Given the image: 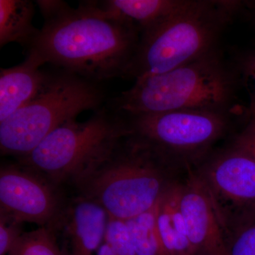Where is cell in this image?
<instances>
[{
    "instance_id": "19",
    "label": "cell",
    "mask_w": 255,
    "mask_h": 255,
    "mask_svg": "<svg viewBox=\"0 0 255 255\" xmlns=\"http://www.w3.org/2000/svg\"><path fill=\"white\" fill-rule=\"evenodd\" d=\"M231 63L240 87L246 90L249 97L248 117H255V49L238 53Z\"/></svg>"
},
{
    "instance_id": "5",
    "label": "cell",
    "mask_w": 255,
    "mask_h": 255,
    "mask_svg": "<svg viewBox=\"0 0 255 255\" xmlns=\"http://www.w3.org/2000/svg\"><path fill=\"white\" fill-rule=\"evenodd\" d=\"M100 83L60 70L29 103L0 122V148L4 155H27L53 130L85 111L104 107Z\"/></svg>"
},
{
    "instance_id": "3",
    "label": "cell",
    "mask_w": 255,
    "mask_h": 255,
    "mask_svg": "<svg viewBox=\"0 0 255 255\" xmlns=\"http://www.w3.org/2000/svg\"><path fill=\"white\" fill-rule=\"evenodd\" d=\"M170 166L128 134L73 181L81 196L122 221L157 205L173 183Z\"/></svg>"
},
{
    "instance_id": "6",
    "label": "cell",
    "mask_w": 255,
    "mask_h": 255,
    "mask_svg": "<svg viewBox=\"0 0 255 255\" xmlns=\"http://www.w3.org/2000/svg\"><path fill=\"white\" fill-rule=\"evenodd\" d=\"M129 132L123 114L105 105L85 122L75 119L60 126L20 159L56 186L73 182Z\"/></svg>"
},
{
    "instance_id": "4",
    "label": "cell",
    "mask_w": 255,
    "mask_h": 255,
    "mask_svg": "<svg viewBox=\"0 0 255 255\" xmlns=\"http://www.w3.org/2000/svg\"><path fill=\"white\" fill-rule=\"evenodd\" d=\"M244 1L188 0L163 22L140 35L127 78L168 72L219 48V40Z\"/></svg>"
},
{
    "instance_id": "21",
    "label": "cell",
    "mask_w": 255,
    "mask_h": 255,
    "mask_svg": "<svg viewBox=\"0 0 255 255\" xmlns=\"http://www.w3.org/2000/svg\"><path fill=\"white\" fill-rule=\"evenodd\" d=\"M22 223L0 212V255H8L21 232Z\"/></svg>"
},
{
    "instance_id": "15",
    "label": "cell",
    "mask_w": 255,
    "mask_h": 255,
    "mask_svg": "<svg viewBox=\"0 0 255 255\" xmlns=\"http://www.w3.org/2000/svg\"><path fill=\"white\" fill-rule=\"evenodd\" d=\"M35 8L28 0H0V46L16 43L29 48L39 29L33 23Z\"/></svg>"
},
{
    "instance_id": "9",
    "label": "cell",
    "mask_w": 255,
    "mask_h": 255,
    "mask_svg": "<svg viewBox=\"0 0 255 255\" xmlns=\"http://www.w3.org/2000/svg\"><path fill=\"white\" fill-rule=\"evenodd\" d=\"M55 187L23 164L4 166L0 170V212L52 229L65 212Z\"/></svg>"
},
{
    "instance_id": "22",
    "label": "cell",
    "mask_w": 255,
    "mask_h": 255,
    "mask_svg": "<svg viewBox=\"0 0 255 255\" xmlns=\"http://www.w3.org/2000/svg\"><path fill=\"white\" fill-rule=\"evenodd\" d=\"M232 145L255 160V117H249L246 127L235 137Z\"/></svg>"
},
{
    "instance_id": "8",
    "label": "cell",
    "mask_w": 255,
    "mask_h": 255,
    "mask_svg": "<svg viewBox=\"0 0 255 255\" xmlns=\"http://www.w3.org/2000/svg\"><path fill=\"white\" fill-rule=\"evenodd\" d=\"M195 171L204 183L228 231L242 216L255 208V160L231 145L210 154Z\"/></svg>"
},
{
    "instance_id": "1",
    "label": "cell",
    "mask_w": 255,
    "mask_h": 255,
    "mask_svg": "<svg viewBox=\"0 0 255 255\" xmlns=\"http://www.w3.org/2000/svg\"><path fill=\"white\" fill-rule=\"evenodd\" d=\"M36 3L44 22L28 52L45 65L97 83L127 78L140 38L133 25L97 1H81L77 8L59 0Z\"/></svg>"
},
{
    "instance_id": "10",
    "label": "cell",
    "mask_w": 255,
    "mask_h": 255,
    "mask_svg": "<svg viewBox=\"0 0 255 255\" xmlns=\"http://www.w3.org/2000/svg\"><path fill=\"white\" fill-rule=\"evenodd\" d=\"M180 206L196 255H227L224 227L204 183L190 168L182 184Z\"/></svg>"
},
{
    "instance_id": "12",
    "label": "cell",
    "mask_w": 255,
    "mask_h": 255,
    "mask_svg": "<svg viewBox=\"0 0 255 255\" xmlns=\"http://www.w3.org/2000/svg\"><path fill=\"white\" fill-rule=\"evenodd\" d=\"M45 64L28 52L22 63L0 72V122L9 118L33 100L49 81L52 73Z\"/></svg>"
},
{
    "instance_id": "2",
    "label": "cell",
    "mask_w": 255,
    "mask_h": 255,
    "mask_svg": "<svg viewBox=\"0 0 255 255\" xmlns=\"http://www.w3.org/2000/svg\"><path fill=\"white\" fill-rule=\"evenodd\" d=\"M239 81L220 48L166 73L135 80L109 104L126 115L177 110L236 113Z\"/></svg>"
},
{
    "instance_id": "18",
    "label": "cell",
    "mask_w": 255,
    "mask_h": 255,
    "mask_svg": "<svg viewBox=\"0 0 255 255\" xmlns=\"http://www.w3.org/2000/svg\"><path fill=\"white\" fill-rule=\"evenodd\" d=\"M226 251L227 255H255V208L229 230Z\"/></svg>"
},
{
    "instance_id": "24",
    "label": "cell",
    "mask_w": 255,
    "mask_h": 255,
    "mask_svg": "<svg viewBox=\"0 0 255 255\" xmlns=\"http://www.w3.org/2000/svg\"><path fill=\"white\" fill-rule=\"evenodd\" d=\"M251 4V9H252V14H253V21L255 27V1H253Z\"/></svg>"
},
{
    "instance_id": "23",
    "label": "cell",
    "mask_w": 255,
    "mask_h": 255,
    "mask_svg": "<svg viewBox=\"0 0 255 255\" xmlns=\"http://www.w3.org/2000/svg\"><path fill=\"white\" fill-rule=\"evenodd\" d=\"M97 255H117L114 253L112 247L110 246L107 241H105L103 244L101 246L100 250H99Z\"/></svg>"
},
{
    "instance_id": "17",
    "label": "cell",
    "mask_w": 255,
    "mask_h": 255,
    "mask_svg": "<svg viewBox=\"0 0 255 255\" xmlns=\"http://www.w3.org/2000/svg\"><path fill=\"white\" fill-rule=\"evenodd\" d=\"M8 255H65L51 228L41 227L31 232L23 233Z\"/></svg>"
},
{
    "instance_id": "14",
    "label": "cell",
    "mask_w": 255,
    "mask_h": 255,
    "mask_svg": "<svg viewBox=\"0 0 255 255\" xmlns=\"http://www.w3.org/2000/svg\"><path fill=\"white\" fill-rule=\"evenodd\" d=\"M188 0H107L97 1L102 9L131 23L140 35L163 22Z\"/></svg>"
},
{
    "instance_id": "16",
    "label": "cell",
    "mask_w": 255,
    "mask_h": 255,
    "mask_svg": "<svg viewBox=\"0 0 255 255\" xmlns=\"http://www.w3.org/2000/svg\"><path fill=\"white\" fill-rule=\"evenodd\" d=\"M157 205L126 221L137 255H167L156 224Z\"/></svg>"
},
{
    "instance_id": "7",
    "label": "cell",
    "mask_w": 255,
    "mask_h": 255,
    "mask_svg": "<svg viewBox=\"0 0 255 255\" xmlns=\"http://www.w3.org/2000/svg\"><path fill=\"white\" fill-rule=\"evenodd\" d=\"M235 114L177 110L123 115L130 135L172 167L200 164L211 154L215 144L226 135Z\"/></svg>"
},
{
    "instance_id": "13",
    "label": "cell",
    "mask_w": 255,
    "mask_h": 255,
    "mask_svg": "<svg viewBox=\"0 0 255 255\" xmlns=\"http://www.w3.org/2000/svg\"><path fill=\"white\" fill-rule=\"evenodd\" d=\"M182 184L173 182L157 204L156 224L167 255H195L181 211Z\"/></svg>"
},
{
    "instance_id": "20",
    "label": "cell",
    "mask_w": 255,
    "mask_h": 255,
    "mask_svg": "<svg viewBox=\"0 0 255 255\" xmlns=\"http://www.w3.org/2000/svg\"><path fill=\"white\" fill-rule=\"evenodd\" d=\"M105 241L117 255H137L125 221L110 216Z\"/></svg>"
},
{
    "instance_id": "11",
    "label": "cell",
    "mask_w": 255,
    "mask_h": 255,
    "mask_svg": "<svg viewBox=\"0 0 255 255\" xmlns=\"http://www.w3.org/2000/svg\"><path fill=\"white\" fill-rule=\"evenodd\" d=\"M109 217L95 201L83 196L77 199L58 223L65 226L66 255H97L105 241Z\"/></svg>"
},
{
    "instance_id": "25",
    "label": "cell",
    "mask_w": 255,
    "mask_h": 255,
    "mask_svg": "<svg viewBox=\"0 0 255 255\" xmlns=\"http://www.w3.org/2000/svg\"><path fill=\"white\" fill-rule=\"evenodd\" d=\"M211 255L199 254V255Z\"/></svg>"
}]
</instances>
